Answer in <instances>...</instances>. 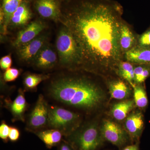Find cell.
<instances>
[{
	"label": "cell",
	"instance_id": "obj_32",
	"mask_svg": "<svg viewBox=\"0 0 150 150\" xmlns=\"http://www.w3.org/2000/svg\"><path fill=\"white\" fill-rule=\"evenodd\" d=\"M31 1V0H23V1H24L27 2H29L30 1Z\"/></svg>",
	"mask_w": 150,
	"mask_h": 150
},
{
	"label": "cell",
	"instance_id": "obj_9",
	"mask_svg": "<svg viewBox=\"0 0 150 150\" xmlns=\"http://www.w3.org/2000/svg\"><path fill=\"white\" fill-rule=\"evenodd\" d=\"M47 38L45 35H40L18 48L17 53L23 62L30 63L33 62L40 50L47 43Z\"/></svg>",
	"mask_w": 150,
	"mask_h": 150
},
{
	"label": "cell",
	"instance_id": "obj_16",
	"mask_svg": "<svg viewBox=\"0 0 150 150\" xmlns=\"http://www.w3.org/2000/svg\"><path fill=\"white\" fill-rule=\"evenodd\" d=\"M48 148L59 144L62 141L63 134L56 129H46L34 133Z\"/></svg>",
	"mask_w": 150,
	"mask_h": 150
},
{
	"label": "cell",
	"instance_id": "obj_15",
	"mask_svg": "<svg viewBox=\"0 0 150 150\" xmlns=\"http://www.w3.org/2000/svg\"><path fill=\"white\" fill-rule=\"evenodd\" d=\"M125 54L128 62L140 65L150 66V47L135 46Z\"/></svg>",
	"mask_w": 150,
	"mask_h": 150
},
{
	"label": "cell",
	"instance_id": "obj_27",
	"mask_svg": "<svg viewBox=\"0 0 150 150\" xmlns=\"http://www.w3.org/2000/svg\"><path fill=\"white\" fill-rule=\"evenodd\" d=\"M10 126L4 121H1L0 125V138L3 141L6 142L8 139Z\"/></svg>",
	"mask_w": 150,
	"mask_h": 150
},
{
	"label": "cell",
	"instance_id": "obj_22",
	"mask_svg": "<svg viewBox=\"0 0 150 150\" xmlns=\"http://www.w3.org/2000/svg\"><path fill=\"white\" fill-rule=\"evenodd\" d=\"M119 73L123 79L128 81L131 85L134 87V82L135 81L134 76V68L130 62H121L119 64Z\"/></svg>",
	"mask_w": 150,
	"mask_h": 150
},
{
	"label": "cell",
	"instance_id": "obj_3",
	"mask_svg": "<svg viewBox=\"0 0 150 150\" xmlns=\"http://www.w3.org/2000/svg\"><path fill=\"white\" fill-rule=\"evenodd\" d=\"M56 47L61 67L70 70L79 66L80 54L77 44L72 34L64 26L57 35Z\"/></svg>",
	"mask_w": 150,
	"mask_h": 150
},
{
	"label": "cell",
	"instance_id": "obj_4",
	"mask_svg": "<svg viewBox=\"0 0 150 150\" xmlns=\"http://www.w3.org/2000/svg\"><path fill=\"white\" fill-rule=\"evenodd\" d=\"M77 112L55 104L49 105L48 129H57L68 137L77 129L81 123Z\"/></svg>",
	"mask_w": 150,
	"mask_h": 150
},
{
	"label": "cell",
	"instance_id": "obj_26",
	"mask_svg": "<svg viewBox=\"0 0 150 150\" xmlns=\"http://www.w3.org/2000/svg\"><path fill=\"white\" fill-rule=\"evenodd\" d=\"M138 46L150 47V28L140 35L138 39Z\"/></svg>",
	"mask_w": 150,
	"mask_h": 150
},
{
	"label": "cell",
	"instance_id": "obj_28",
	"mask_svg": "<svg viewBox=\"0 0 150 150\" xmlns=\"http://www.w3.org/2000/svg\"><path fill=\"white\" fill-rule=\"evenodd\" d=\"M12 64V60L10 54L4 56L0 60V67L3 70L6 71L10 69Z\"/></svg>",
	"mask_w": 150,
	"mask_h": 150
},
{
	"label": "cell",
	"instance_id": "obj_33",
	"mask_svg": "<svg viewBox=\"0 0 150 150\" xmlns=\"http://www.w3.org/2000/svg\"><path fill=\"white\" fill-rule=\"evenodd\" d=\"M66 1H71V0H66Z\"/></svg>",
	"mask_w": 150,
	"mask_h": 150
},
{
	"label": "cell",
	"instance_id": "obj_19",
	"mask_svg": "<svg viewBox=\"0 0 150 150\" xmlns=\"http://www.w3.org/2000/svg\"><path fill=\"white\" fill-rule=\"evenodd\" d=\"M135 43L136 39L131 30L123 23L120 35V45L122 53H125L135 47Z\"/></svg>",
	"mask_w": 150,
	"mask_h": 150
},
{
	"label": "cell",
	"instance_id": "obj_24",
	"mask_svg": "<svg viewBox=\"0 0 150 150\" xmlns=\"http://www.w3.org/2000/svg\"><path fill=\"white\" fill-rule=\"evenodd\" d=\"M21 71L16 68H10L5 71L3 76L4 81L6 82L13 81L18 77Z\"/></svg>",
	"mask_w": 150,
	"mask_h": 150
},
{
	"label": "cell",
	"instance_id": "obj_5",
	"mask_svg": "<svg viewBox=\"0 0 150 150\" xmlns=\"http://www.w3.org/2000/svg\"><path fill=\"white\" fill-rule=\"evenodd\" d=\"M47 100L42 94L38 96L26 121L25 129L28 131L35 133L48 129L49 104Z\"/></svg>",
	"mask_w": 150,
	"mask_h": 150
},
{
	"label": "cell",
	"instance_id": "obj_12",
	"mask_svg": "<svg viewBox=\"0 0 150 150\" xmlns=\"http://www.w3.org/2000/svg\"><path fill=\"white\" fill-rule=\"evenodd\" d=\"M103 137L108 142L120 146L126 142V133L117 123L110 121H105L102 129Z\"/></svg>",
	"mask_w": 150,
	"mask_h": 150
},
{
	"label": "cell",
	"instance_id": "obj_17",
	"mask_svg": "<svg viewBox=\"0 0 150 150\" xmlns=\"http://www.w3.org/2000/svg\"><path fill=\"white\" fill-rule=\"evenodd\" d=\"M143 115L142 112H136L131 114L126 118L125 126L128 132L133 137L139 136L144 127Z\"/></svg>",
	"mask_w": 150,
	"mask_h": 150
},
{
	"label": "cell",
	"instance_id": "obj_23",
	"mask_svg": "<svg viewBox=\"0 0 150 150\" xmlns=\"http://www.w3.org/2000/svg\"><path fill=\"white\" fill-rule=\"evenodd\" d=\"M134 99L136 105L140 108H144L148 104V99L144 89L140 86L134 87Z\"/></svg>",
	"mask_w": 150,
	"mask_h": 150
},
{
	"label": "cell",
	"instance_id": "obj_7",
	"mask_svg": "<svg viewBox=\"0 0 150 150\" xmlns=\"http://www.w3.org/2000/svg\"><path fill=\"white\" fill-rule=\"evenodd\" d=\"M25 92L24 90L19 89L17 96L13 100L7 98L4 101V106L11 112L13 122L25 121V113L29 107V104L25 99Z\"/></svg>",
	"mask_w": 150,
	"mask_h": 150
},
{
	"label": "cell",
	"instance_id": "obj_11",
	"mask_svg": "<svg viewBox=\"0 0 150 150\" xmlns=\"http://www.w3.org/2000/svg\"><path fill=\"white\" fill-rule=\"evenodd\" d=\"M57 62L56 52L47 43L40 50L32 63L33 67L38 69L46 71L54 68Z\"/></svg>",
	"mask_w": 150,
	"mask_h": 150
},
{
	"label": "cell",
	"instance_id": "obj_2",
	"mask_svg": "<svg viewBox=\"0 0 150 150\" xmlns=\"http://www.w3.org/2000/svg\"><path fill=\"white\" fill-rule=\"evenodd\" d=\"M45 97L53 103L65 108L90 111L102 100V91L91 81L81 77L62 74L50 81Z\"/></svg>",
	"mask_w": 150,
	"mask_h": 150
},
{
	"label": "cell",
	"instance_id": "obj_6",
	"mask_svg": "<svg viewBox=\"0 0 150 150\" xmlns=\"http://www.w3.org/2000/svg\"><path fill=\"white\" fill-rule=\"evenodd\" d=\"M79 150H95L100 143V137L96 124L89 123L69 137Z\"/></svg>",
	"mask_w": 150,
	"mask_h": 150
},
{
	"label": "cell",
	"instance_id": "obj_31",
	"mask_svg": "<svg viewBox=\"0 0 150 150\" xmlns=\"http://www.w3.org/2000/svg\"><path fill=\"white\" fill-rule=\"evenodd\" d=\"M123 150H139L138 147L136 145H131L128 146Z\"/></svg>",
	"mask_w": 150,
	"mask_h": 150
},
{
	"label": "cell",
	"instance_id": "obj_25",
	"mask_svg": "<svg viewBox=\"0 0 150 150\" xmlns=\"http://www.w3.org/2000/svg\"><path fill=\"white\" fill-rule=\"evenodd\" d=\"M146 65H140L134 69V76L135 81L141 83L145 81L144 76V71Z\"/></svg>",
	"mask_w": 150,
	"mask_h": 150
},
{
	"label": "cell",
	"instance_id": "obj_8",
	"mask_svg": "<svg viewBox=\"0 0 150 150\" xmlns=\"http://www.w3.org/2000/svg\"><path fill=\"white\" fill-rule=\"evenodd\" d=\"M46 27V23L42 21L38 20L32 21L18 32L13 45L18 48L25 45L38 36Z\"/></svg>",
	"mask_w": 150,
	"mask_h": 150
},
{
	"label": "cell",
	"instance_id": "obj_21",
	"mask_svg": "<svg viewBox=\"0 0 150 150\" xmlns=\"http://www.w3.org/2000/svg\"><path fill=\"white\" fill-rule=\"evenodd\" d=\"M109 90L111 97L114 99H124L130 94V90L128 86L123 81L113 82L110 85Z\"/></svg>",
	"mask_w": 150,
	"mask_h": 150
},
{
	"label": "cell",
	"instance_id": "obj_14",
	"mask_svg": "<svg viewBox=\"0 0 150 150\" xmlns=\"http://www.w3.org/2000/svg\"><path fill=\"white\" fill-rule=\"evenodd\" d=\"M32 16L29 2L23 1L11 18L9 25L13 27H19L25 25Z\"/></svg>",
	"mask_w": 150,
	"mask_h": 150
},
{
	"label": "cell",
	"instance_id": "obj_10",
	"mask_svg": "<svg viewBox=\"0 0 150 150\" xmlns=\"http://www.w3.org/2000/svg\"><path fill=\"white\" fill-rule=\"evenodd\" d=\"M34 6L42 17L56 21L62 20L63 13L58 0H36Z\"/></svg>",
	"mask_w": 150,
	"mask_h": 150
},
{
	"label": "cell",
	"instance_id": "obj_29",
	"mask_svg": "<svg viewBox=\"0 0 150 150\" xmlns=\"http://www.w3.org/2000/svg\"><path fill=\"white\" fill-rule=\"evenodd\" d=\"M20 136L19 130L16 127L10 126L9 134L8 139L11 142H16Z\"/></svg>",
	"mask_w": 150,
	"mask_h": 150
},
{
	"label": "cell",
	"instance_id": "obj_13",
	"mask_svg": "<svg viewBox=\"0 0 150 150\" xmlns=\"http://www.w3.org/2000/svg\"><path fill=\"white\" fill-rule=\"evenodd\" d=\"M23 1V0H2L1 9V23L4 33H7L11 18Z\"/></svg>",
	"mask_w": 150,
	"mask_h": 150
},
{
	"label": "cell",
	"instance_id": "obj_1",
	"mask_svg": "<svg viewBox=\"0 0 150 150\" xmlns=\"http://www.w3.org/2000/svg\"><path fill=\"white\" fill-rule=\"evenodd\" d=\"M122 6L113 0H74L61 20L74 38L79 66L108 67L120 63Z\"/></svg>",
	"mask_w": 150,
	"mask_h": 150
},
{
	"label": "cell",
	"instance_id": "obj_30",
	"mask_svg": "<svg viewBox=\"0 0 150 150\" xmlns=\"http://www.w3.org/2000/svg\"><path fill=\"white\" fill-rule=\"evenodd\" d=\"M59 150H72L69 145L66 143H62L60 145Z\"/></svg>",
	"mask_w": 150,
	"mask_h": 150
},
{
	"label": "cell",
	"instance_id": "obj_18",
	"mask_svg": "<svg viewBox=\"0 0 150 150\" xmlns=\"http://www.w3.org/2000/svg\"><path fill=\"white\" fill-rule=\"evenodd\" d=\"M51 76L48 74L28 73L24 76L23 84L24 90L25 91L34 92L37 91L38 86L43 81L49 79Z\"/></svg>",
	"mask_w": 150,
	"mask_h": 150
},
{
	"label": "cell",
	"instance_id": "obj_20",
	"mask_svg": "<svg viewBox=\"0 0 150 150\" xmlns=\"http://www.w3.org/2000/svg\"><path fill=\"white\" fill-rule=\"evenodd\" d=\"M133 100H126L114 105L112 107V116L116 120L122 121L127 117L129 112L134 107Z\"/></svg>",
	"mask_w": 150,
	"mask_h": 150
}]
</instances>
